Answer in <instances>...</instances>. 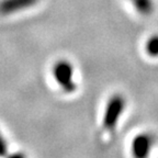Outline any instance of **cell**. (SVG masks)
<instances>
[{
	"instance_id": "obj_1",
	"label": "cell",
	"mask_w": 158,
	"mask_h": 158,
	"mask_svg": "<svg viewBox=\"0 0 158 158\" xmlns=\"http://www.w3.org/2000/svg\"><path fill=\"white\" fill-rule=\"evenodd\" d=\"M125 99L121 94H113L109 99L103 114V128L108 132H112L116 128L118 120L125 109Z\"/></svg>"
},
{
	"instance_id": "obj_2",
	"label": "cell",
	"mask_w": 158,
	"mask_h": 158,
	"mask_svg": "<svg viewBox=\"0 0 158 158\" xmlns=\"http://www.w3.org/2000/svg\"><path fill=\"white\" fill-rule=\"evenodd\" d=\"M54 77L57 84L66 92H74L76 84L74 81V67L67 60H60L54 66Z\"/></svg>"
},
{
	"instance_id": "obj_3",
	"label": "cell",
	"mask_w": 158,
	"mask_h": 158,
	"mask_svg": "<svg viewBox=\"0 0 158 158\" xmlns=\"http://www.w3.org/2000/svg\"><path fill=\"white\" fill-rule=\"evenodd\" d=\"M155 138L149 133H141L134 137L132 142V154L134 157L145 158L152 152Z\"/></svg>"
},
{
	"instance_id": "obj_4",
	"label": "cell",
	"mask_w": 158,
	"mask_h": 158,
	"mask_svg": "<svg viewBox=\"0 0 158 158\" xmlns=\"http://www.w3.org/2000/svg\"><path fill=\"white\" fill-rule=\"evenodd\" d=\"M37 1L39 0H2L0 2V13L11 15L29 7H32Z\"/></svg>"
},
{
	"instance_id": "obj_5",
	"label": "cell",
	"mask_w": 158,
	"mask_h": 158,
	"mask_svg": "<svg viewBox=\"0 0 158 158\" xmlns=\"http://www.w3.org/2000/svg\"><path fill=\"white\" fill-rule=\"evenodd\" d=\"M132 3L135 7L136 11L142 15H148L154 11V1L153 0H132Z\"/></svg>"
},
{
	"instance_id": "obj_6",
	"label": "cell",
	"mask_w": 158,
	"mask_h": 158,
	"mask_svg": "<svg viewBox=\"0 0 158 158\" xmlns=\"http://www.w3.org/2000/svg\"><path fill=\"white\" fill-rule=\"evenodd\" d=\"M145 49L151 57H158V34L153 35L147 40Z\"/></svg>"
},
{
	"instance_id": "obj_7",
	"label": "cell",
	"mask_w": 158,
	"mask_h": 158,
	"mask_svg": "<svg viewBox=\"0 0 158 158\" xmlns=\"http://www.w3.org/2000/svg\"><path fill=\"white\" fill-rule=\"evenodd\" d=\"M6 153H7V146H6V143L3 141L2 136L0 134V156L6 155Z\"/></svg>"
}]
</instances>
